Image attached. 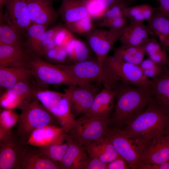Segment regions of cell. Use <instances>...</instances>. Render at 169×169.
I'll return each instance as SVG.
<instances>
[{
  "label": "cell",
  "mask_w": 169,
  "mask_h": 169,
  "mask_svg": "<svg viewBox=\"0 0 169 169\" xmlns=\"http://www.w3.org/2000/svg\"><path fill=\"white\" fill-rule=\"evenodd\" d=\"M115 90L116 102L108 120L109 125L122 129L146 109L153 95L151 87L143 88L121 82Z\"/></svg>",
  "instance_id": "cell-1"
},
{
  "label": "cell",
  "mask_w": 169,
  "mask_h": 169,
  "mask_svg": "<svg viewBox=\"0 0 169 169\" xmlns=\"http://www.w3.org/2000/svg\"><path fill=\"white\" fill-rule=\"evenodd\" d=\"M104 137L109 141L131 169H143L145 164L143 157L152 139L125 130L109 127Z\"/></svg>",
  "instance_id": "cell-2"
},
{
  "label": "cell",
  "mask_w": 169,
  "mask_h": 169,
  "mask_svg": "<svg viewBox=\"0 0 169 169\" xmlns=\"http://www.w3.org/2000/svg\"><path fill=\"white\" fill-rule=\"evenodd\" d=\"M169 122V115L153 98L146 109L122 129L144 138L152 139L163 135Z\"/></svg>",
  "instance_id": "cell-3"
},
{
  "label": "cell",
  "mask_w": 169,
  "mask_h": 169,
  "mask_svg": "<svg viewBox=\"0 0 169 169\" xmlns=\"http://www.w3.org/2000/svg\"><path fill=\"white\" fill-rule=\"evenodd\" d=\"M21 110L16 132L19 139L25 143L36 130L47 125L59 124L57 119L36 97Z\"/></svg>",
  "instance_id": "cell-4"
},
{
  "label": "cell",
  "mask_w": 169,
  "mask_h": 169,
  "mask_svg": "<svg viewBox=\"0 0 169 169\" xmlns=\"http://www.w3.org/2000/svg\"><path fill=\"white\" fill-rule=\"evenodd\" d=\"M35 97L57 119L64 132L73 128L76 120L65 93L37 88Z\"/></svg>",
  "instance_id": "cell-5"
},
{
  "label": "cell",
  "mask_w": 169,
  "mask_h": 169,
  "mask_svg": "<svg viewBox=\"0 0 169 169\" xmlns=\"http://www.w3.org/2000/svg\"><path fill=\"white\" fill-rule=\"evenodd\" d=\"M57 65L74 79L84 83L97 82L115 89L119 83L115 77L101 68L97 60L88 59L68 65Z\"/></svg>",
  "instance_id": "cell-6"
},
{
  "label": "cell",
  "mask_w": 169,
  "mask_h": 169,
  "mask_svg": "<svg viewBox=\"0 0 169 169\" xmlns=\"http://www.w3.org/2000/svg\"><path fill=\"white\" fill-rule=\"evenodd\" d=\"M28 68L31 71L38 88L41 84L69 86L87 84L76 80L57 65L52 64L37 56L31 60Z\"/></svg>",
  "instance_id": "cell-7"
},
{
  "label": "cell",
  "mask_w": 169,
  "mask_h": 169,
  "mask_svg": "<svg viewBox=\"0 0 169 169\" xmlns=\"http://www.w3.org/2000/svg\"><path fill=\"white\" fill-rule=\"evenodd\" d=\"M104 68L120 82L139 87H151V80L144 75L138 65L123 62L113 55H108L104 62Z\"/></svg>",
  "instance_id": "cell-8"
},
{
  "label": "cell",
  "mask_w": 169,
  "mask_h": 169,
  "mask_svg": "<svg viewBox=\"0 0 169 169\" xmlns=\"http://www.w3.org/2000/svg\"><path fill=\"white\" fill-rule=\"evenodd\" d=\"M109 128L108 120H103L84 116L77 120L67 133L73 140L84 147L103 137Z\"/></svg>",
  "instance_id": "cell-9"
},
{
  "label": "cell",
  "mask_w": 169,
  "mask_h": 169,
  "mask_svg": "<svg viewBox=\"0 0 169 169\" xmlns=\"http://www.w3.org/2000/svg\"><path fill=\"white\" fill-rule=\"evenodd\" d=\"M37 88L33 77L5 89L1 95V106L4 109L22 110L35 97Z\"/></svg>",
  "instance_id": "cell-10"
},
{
  "label": "cell",
  "mask_w": 169,
  "mask_h": 169,
  "mask_svg": "<svg viewBox=\"0 0 169 169\" xmlns=\"http://www.w3.org/2000/svg\"><path fill=\"white\" fill-rule=\"evenodd\" d=\"M0 142V169H21L22 160L29 145L12 131Z\"/></svg>",
  "instance_id": "cell-11"
},
{
  "label": "cell",
  "mask_w": 169,
  "mask_h": 169,
  "mask_svg": "<svg viewBox=\"0 0 169 169\" xmlns=\"http://www.w3.org/2000/svg\"><path fill=\"white\" fill-rule=\"evenodd\" d=\"M68 86L65 90V94L69 101L72 113L75 117L84 115L100 91L91 83Z\"/></svg>",
  "instance_id": "cell-12"
},
{
  "label": "cell",
  "mask_w": 169,
  "mask_h": 169,
  "mask_svg": "<svg viewBox=\"0 0 169 169\" xmlns=\"http://www.w3.org/2000/svg\"><path fill=\"white\" fill-rule=\"evenodd\" d=\"M122 29L113 31L94 28L84 36L95 53L97 60L102 69H104V63L109 52L115 43L119 40Z\"/></svg>",
  "instance_id": "cell-13"
},
{
  "label": "cell",
  "mask_w": 169,
  "mask_h": 169,
  "mask_svg": "<svg viewBox=\"0 0 169 169\" xmlns=\"http://www.w3.org/2000/svg\"><path fill=\"white\" fill-rule=\"evenodd\" d=\"M5 10L2 17L5 24L19 32L25 33L32 25L27 7V0H0Z\"/></svg>",
  "instance_id": "cell-14"
},
{
  "label": "cell",
  "mask_w": 169,
  "mask_h": 169,
  "mask_svg": "<svg viewBox=\"0 0 169 169\" xmlns=\"http://www.w3.org/2000/svg\"><path fill=\"white\" fill-rule=\"evenodd\" d=\"M36 56L27 43L18 45H0V67L28 66Z\"/></svg>",
  "instance_id": "cell-15"
},
{
  "label": "cell",
  "mask_w": 169,
  "mask_h": 169,
  "mask_svg": "<svg viewBox=\"0 0 169 169\" xmlns=\"http://www.w3.org/2000/svg\"><path fill=\"white\" fill-rule=\"evenodd\" d=\"M28 8L32 24L54 25L60 16L54 7L53 0H27Z\"/></svg>",
  "instance_id": "cell-16"
},
{
  "label": "cell",
  "mask_w": 169,
  "mask_h": 169,
  "mask_svg": "<svg viewBox=\"0 0 169 169\" xmlns=\"http://www.w3.org/2000/svg\"><path fill=\"white\" fill-rule=\"evenodd\" d=\"M97 94L88 111L84 115L94 118L107 120L114 108L115 90L104 86Z\"/></svg>",
  "instance_id": "cell-17"
},
{
  "label": "cell",
  "mask_w": 169,
  "mask_h": 169,
  "mask_svg": "<svg viewBox=\"0 0 169 169\" xmlns=\"http://www.w3.org/2000/svg\"><path fill=\"white\" fill-rule=\"evenodd\" d=\"M169 159V135L163 134L153 138L143 157V169L149 164H159Z\"/></svg>",
  "instance_id": "cell-18"
},
{
  "label": "cell",
  "mask_w": 169,
  "mask_h": 169,
  "mask_svg": "<svg viewBox=\"0 0 169 169\" xmlns=\"http://www.w3.org/2000/svg\"><path fill=\"white\" fill-rule=\"evenodd\" d=\"M88 0H62L58 12L65 25L84 18L89 15Z\"/></svg>",
  "instance_id": "cell-19"
},
{
  "label": "cell",
  "mask_w": 169,
  "mask_h": 169,
  "mask_svg": "<svg viewBox=\"0 0 169 169\" xmlns=\"http://www.w3.org/2000/svg\"><path fill=\"white\" fill-rule=\"evenodd\" d=\"M21 169H60V168L59 162L49 158L38 148H32L28 146L22 160Z\"/></svg>",
  "instance_id": "cell-20"
},
{
  "label": "cell",
  "mask_w": 169,
  "mask_h": 169,
  "mask_svg": "<svg viewBox=\"0 0 169 169\" xmlns=\"http://www.w3.org/2000/svg\"><path fill=\"white\" fill-rule=\"evenodd\" d=\"M148 34L143 22L130 21L129 24L123 29L119 40L122 45H142L149 39Z\"/></svg>",
  "instance_id": "cell-21"
},
{
  "label": "cell",
  "mask_w": 169,
  "mask_h": 169,
  "mask_svg": "<svg viewBox=\"0 0 169 169\" xmlns=\"http://www.w3.org/2000/svg\"><path fill=\"white\" fill-rule=\"evenodd\" d=\"M151 87L154 100L169 115V71L167 67L161 76L151 79Z\"/></svg>",
  "instance_id": "cell-22"
},
{
  "label": "cell",
  "mask_w": 169,
  "mask_h": 169,
  "mask_svg": "<svg viewBox=\"0 0 169 169\" xmlns=\"http://www.w3.org/2000/svg\"><path fill=\"white\" fill-rule=\"evenodd\" d=\"M87 154L84 146L71 138L66 152L59 162L60 169H84Z\"/></svg>",
  "instance_id": "cell-23"
},
{
  "label": "cell",
  "mask_w": 169,
  "mask_h": 169,
  "mask_svg": "<svg viewBox=\"0 0 169 169\" xmlns=\"http://www.w3.org/2000/svg\"><path fill=\"white\" fill-rule=\"evenodd\" d=\"M147 21L148 34L157 37L162 47L167 51L169 44V18L157 11Z\"/></svg>",
  "instance_id": "cell-24"
},
{
  "label": "cell",
  "mask_w": 169,
  "mask_h": 169,
  "mask_svg": "<svg viewBox=\"0 0 169 169\" xmlns=\"http://www.w3.org/2000/svg\"><path fill=\"white\" fill-rule=\"evenodd\" d=\"M84 147L88 155L105 163L111 162L120 156L109 141L104 137Z\"/></svg>",
  "instance_id": "cell-25"
},
{
  "label": "cell",
  "mask_w": 169,
  "mask_h": 169,
  "mask_svg": "<svg viewBox=\"0 0 169 169\" xmlns=\"http://www.w3.org/2000/svg\"><path fill=\"white\" fill-rule=\"evenodd\" d=\"M65 132L61 127L47 125L35 130L26 143L38 147L44 146L57 140Z\"/></svg>",
  "instance_id": "cell-26"
},
{
  "label": "cell",
  "mask_w": 169,
  "mask_h": 169,
  "mask_svg": "<svg viewBox=\"0 0 169 169\" xmlns=\"http://www.w3.org/2000/svg\"><path fill=\"white\" fill-rule=\"evenodd\" d=\"M33 77L31 71L27 67H0L1 89L5 90Z\"/></svg>",
  "instance_id": "cell-27"
},
{
  "label": "cell",
  "mask_w": 169,
  "mask_h": 169,
  "mask_svg": "<svg viewBox=\"0 0 169 169\" xmlns=\"http://www.w3.org/2000/svg\"><path fill=\"white\" fill-rule=\"evenodd\" d=\"M71 138L65 132L58 140L48 145L38 147V149L51 160L59 162L69 146Z\"/></svg>",
  "instance_id": "cell-28"
},
{
  "label": "cell",
  "mask_w": 169,
  "mask_h": 169,
  "mask_svg": "<svg viewBox=\"0 0 169 169\" xmlns=\"http://www.w3.org/2000/svg\"><path fill=\"white\" fill-rule=\"evenodd\" d=\"M146 53L143 45L124 46L115 48L113 55L123 62L139 65L143 60Z\"/></svg>",
  "instance_id": "cell-29"
},
{
  "label": "cell",
  "mask_w": 169,
  "mask_h": 169,
  "mask_svg": "<svg viewBox=\"0 0 169 169\" xmlns=\"http://www.w3.org/2000/svg\"><path fill=\"white\" fill-rule=\"evenodd\" d=\"M65 48L67 54V59L72 62V63L89 59L90 51L89 48L86 44L80 39L74 37Z\"/></svg>",
  "instance_id": "cell-30"
},
{
  "label": "cell",
  "mask_w": 169,
  "mask_h": 169,
  "mask_svg": "<svg viewBox=\"0 0 169 169\" xmlns=\"http://www.w3.org/2000/svg\"><path fill=\"white\" fill-rule=\"evenodd\" d=\"M143 46L146 54L149 59L164 66H169V57L166 51L155 38H149Z\"/></svg>",
  "instance_id": "cell-31"
},
{
  "label": "cell",
  "mask_w": 169,
  "mask_h": 169,
  "mask_svg": "<svg viewBox=\"0 0 169 169\" xmlns=\"http://www.w3.org/2000/svg\"><path fill=\"white\" fill-rule=\"evenodd\" d=\"M47 29V27L43 25L32 24L26 31L28 44L35 55L41 58L40 45Z\"/></svg>",
  "instance_id": "cell-32"
},
{
  "label": "cell",
  "mask_w": 169,
  "mask_h": 169,
  "mask_svg": "<svg viewBox=\"0 0 169 169\" xmlns=\"http://www.w3.org/2000/svg\"><path fill=\"white\" fill-rule=\"evenodd\" d=\"M27 43L26 32L21 33L7 24H1L0 45H18Z\"/></svg>",
  "instance_id": "cell-33"
},
{
  "label": "cell",
  "mask_w": 169,
  "mask_h": 169,
  "mask_svg": "<svg viewBox=\"0 0 169 169\" xmlns=\"http://www.w3.org/2000/svg\"><path fill=\"white\" fill-rule=\"evenodd\" d=\"M12 109H4L0 115V141L10 133L12 127L18 123L19 116Z\"/></svg>",
  "instance_id": "cell-34"
},
{
  "label": "cell",
  "mask_w": 169,
  "mask_h": 169,
  "mask_svg": "<svg viewBox=\"0 0 169 169\" xmlns=\"http://www.w3.org/2000/svg\"><path fill=\"white\" fill-rule=\"evenodd\" d=\"M144 75L152 80L161 76L166 66H164L152 60L149 58L143 60L139 65Z\"/></svg>",
  "instance_id": "cell-35"
},
{
  "label": "cell",
  "mask_w": 169,
  "mask_h": 169,
  "mask_svg": "<svg viewBox=\"0 0 169 169\" xmlns=\"http://www.w3.org/2000/svg\"><path fill=\"white\" fill-rule=\"evenodd\" d=\"M65 26L72 33L84 36L94 29L92 18L89 15L84 18L65 25Z\"/></svg>",
  "instance_id": "cell-36"
},
{
  "label": "cell",
  "mask_w": 169,
  "mask_h": 169,
  "mask_svg": "<svg viewBox=\"0 0 169 169\" xmlns=\"http://www.w3.org/2000/svg\"><path fill=\"white\" fill-rule=\"evenodd\" d=\"M125 6L121 1L111 6L107 9L102 18V21L99 25L100 27H104L109 21L120 16L123 15V11Z\"/></svg>",
  "instance_id": "cell-37"
},
{
  "label": "cell",
  "mask_w": 169,
  "mask_h": 169,
  "mask_svg": "<svg viewBox=\"0 0 169 169\" xmlns=\"http://www.w3.org/2000/svg\"><path fill=\"white\" fill-rule=\"evenodd\" d=\"M74 37L72 33L65 26L59 25L55 33L54 41L56 46L65 48Z\"/></svg>",
  "instance_id": "cell-38"
},
{
  "label": "cell",
  "mask_w": 169,
  "mask_h": 169,
  "mask_svg": "<svg viewBox=\"0 0 169 169\" xmlns=\"http://www.w3.org/2000/svg\"><path fill=\"white\" fill-rule=\"evenodd\" d=\"M43 56L56 62H64L68 59L66 50L64 47L56 46L46 52Z\"/></svg>",
  "instance_id": "cell-39"
},
{
  "label": "cell",
  "mask_w": 169,
  "mask_h": 169,
  "mask_svg": "<svg viewBox=\"0 0 169 169\" xmlns=\"http://www.w3.org/2000/svg\"><path fill=\"white\" fill-rule=\"evenodd\" d=\"M59 26V25H56L47 31L45 36L40 45L42 57L46 52L56 46L54 41V37Z\"/></svg>",
  "instance_id": "cell-40"
},
{
  "label": "cell",
  "mask_w": 169,
  "mask_h": 169,
  "mask_svg": "<svg viewBox=\"0 0 169 169\" xmlns=\"http://www.w3.org/2000/svg\"><path fill=\"white\" fill-rule=\"evenodd\" d=\"M123 14L131 21L143 22L145 20L140 5L130 7H125L123 10Z\"/></svg>",
  "instance_id": "cell-41"
},
{
  "label": "cell",
  "mask_w": 169,
  "mask_h": 169,
  "mask_svg": "<svg viewBox=\"0 0 169 169\" xmlns=\"http://www.w3.org/2000/svg\"><path fill=\"white\" fill-rule=\"evenodd\" d=\"M87 8L92 19L102 18L105 12L99 6L95 0H88Z\"/></svg>",
  "instance_id": "cell-42"
},
{
  "label": "cell",
  "mask_w": 169,
  "mask_h": 169,
  "mask_svg": "<svg viewBox=\"0 0 169 169\" xmlns=\"http://www.w3.org/2000/svg\"><path fill=\"white\" fill-rule=\"evenodd\" d=\"M107 163L88 155L84 165V169H107Z\"/></svg>",
  "instance_id": "cell-43"
},
{
  "label": "cell",
  "mask_w": 169,
  "mask_h": 169,
  "mask_svg": "<svg viewBox=\"0 0 169 169\" xmlns=\"http://www.w3.org/2000/svg\"><path fill=\"white\" fill-rule=\"evenodd\" d=\"M127 22L126 18L123 15L118 16L107 23L104 27L109 30L119 31L123 29L125 26Z\"/></svg>",
  "instance_id": "cell-44"
},
{
  "label": "cell",
  "mask_w": 169,
  "mask_h": 169,
  "mask_svg": "<svg viewBox=\"0 0 169 169\" xmlns=\"http://www.w3.org/2000/svg\"><path fill=\"white\" fill-rule=\"evenodd\" d=\"M130 166L122 157L119 156L118 158L108 163L107 169H128Z\"/></svg>",
  "instance_id": "cell-45"
},
{
  "label": "cell",
  "mask_w": 169,
  "mask_h": 169,
  "mask_svg": "<svg viewBox=\"0 0 169 169\" xmlns=\"http://www.w3.org/2000/svg\"><path fill=\"white\" fill-rule=\"evenodd\" d=\"M140 6L145 20H148L153 15V14L155 11V9L148 4H143L140 5Z\"/></svg>",
  "instance_id": "cell-46"
},
{
  "label": "cell",
  "mask_w": 169,
  "mask_h": 169,
  "mask_svg": "<svg viewBox=\"0 0 169 169\" xmlns=\"http://www.w3.org/2000/svg\"><path fill=\"white\" fill-rule=\"evenodd\" d=\"M160 6L158 11L161 15L169 18V0H158Z\"/></svg>",
  "instance_id": "cell-47"
},
{
  "label": "cell",
  "mask_w": 169,
  "mask_h": 169,
  "mask_svg": "<svg viewBox=\"0 0 169 169\" xmlns=\"http://www.w3.org/2000/svg\"><path fill=\"white\" fill-rule=\"evenodd\" d=\"M123 0H95L99 6L106 11L108 8Z\"/></svg>",
  "instance_id": "cell-48"
},
{
  "label": "cell",
  "mask_w": 169,
  "mask_h": 169,
  "mask_svg": "<svg viewBox=\"0 0 169 169\" xmlns=\"http://www.w3.org/2000/svg\"><path fill=\"white\" fill-rule=\"evenodd\" d=\"M145 169H169V159L159 164H149Z\"/></svg>",
  "instance_id": "cell-49"
},
{
  "label": "cell",
  "mask_w": 169,
  "mask_h": 169,
  "mask_svg": "<svg viewBox=\"0 0 169 169\" xmlns=\"http://www.w3.org/2000/svg\"><path fill=\"white\" fill-rule=\"evenodd\" d=\"M169 135V122L167 125L166 128L163 133V135Z\"/></svg>",
  "instance_id": "cell-50"
},
{
  "label": "cell",
  "mask_w": 169,
  "mask_h": 169,
  "mask_svg": "<svg viewBox=\"0 0 169 169\" xmlns=\"http://www.w3.org/2000/svg\"><path fill=\"white\" fill-rule=\"evenodd\" d=\"M167 51H169V44L168 48V49Z\"/></svg>",
  "instance_id": "cell-51"
},
{
  "label": "cell",
  "mask_w": 169,
  "mask_h": 169,
  "mask_svg": "<svg viewBox=\"0 0 169 169\" xmlns=\"http://www.w3.org/2000/svg\"><path fill=\"white\" fill-rule=\"evenodd\" d=\"M167 68H168V70L169 71V66L167 67Z\"/></svg>",
  "instance_id": "cell-52"
},
{
  "label": "cell",
  "mask_w": 169,
  "mask_h": 169,
  "mask_svg": "<svg viewBox=\"0 0 169 169\" xmlns=\"http://www.w3.org/2000/svg\"></svg>",
  "instance_id": "cell-53"
},
{
  "label": "cell",
  "mask_w": 169,
  "mask_h": 169,
  "mask_svg": "<svg viewBox=\"0 0 169 169\" xmlns=\"http://www.w3.org/2000/svg\"></svg>",
  "instance_id": "cell-54"
}]
</instances>
